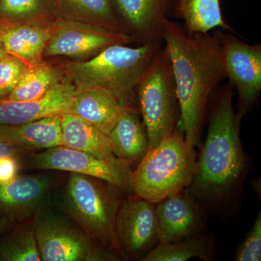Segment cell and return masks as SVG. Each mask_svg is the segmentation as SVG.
<instances>
[{"label": "cell", "mask_w": 261, "mask_h": 261, "mask_svg": "<svg viewBox=\"0 0 261 261\" xmlns=\"http://www.w3.org/2000/svg\"><path fill=\"white\" fill-rule=\"evenodd\" d=\"M138 108L123 106L109 92L99 89L75 90L70 113L92 123L108 135L123 115Z\"/></svg>", "instance_id": "16"}, {"label": "cell", "mask_w": 261, "mask_h": 261, "mask_svg": "<svg viewBox=\"0 0 261 261\" xmlns=\"http://www.w3.org/2000/svg\"><path fill=\"white\" fill-rule=\"evenodd\" d=\"M57 18L94 24L118 32L124 28L113 0H49Z\"/></svg>", "instance_id": "21"}, {"label": "cell", "mask_w": 261, "mask_h": 261, "mask_svg": "<svg viewBox=\"0 0 261 261\" xmlns=\"http://www.w3.org/2000/svg\"><path fill=\"white\" fill-rule=\"evenodd\" d=\"M229 84L216 89L209 106L207 137L197 157L186 191L208 208H221L235 198L247 174V156L240 139L242 117L233 106Z\"/></svg>", "instance_id": "2"}, {"label": "cell", "mask_w": 261, "mask_h": 261, "mask_svg": "<svg viewBox=\"0 0 261 261\" xmlns=\"http://www.w3.org/2000/svg\"><path fill=\"white\" fill-rule=\"evenodd\" d=\"M211 261L215 257L214 237L202 232L173 243H159L142 261Z\"/></svg>", "instance_id": "23"}, {"label": "cell", "mask_w": 261, "mask_h": 261, "mask_svg": "<svg viewBox=\"0 0 261 261\" xmlns=\"http://www.w3.org/2000/svg\"><path fill=\"white\" fill-rule=\"evenodd\" d=\"M140 113L139 111H128L108 135L115 155L130 166L135 163L138 165L149 148L147 128L141 121Z\"/></svg>", "instance_id": "20"}, {"label": "cell", "mask_w": 261, "mask_h": 261, "mask_svg": "<svg viewBox=\"0 0 261 261\" xmlns=\"http://www.w3.org/2000/svg\"><path fill=\"white\" fill-rule=\"evenodd\" d=\"M163 46V43H150L136 47L116 44L87 61L70 62L62 70L75 90L106 91L123 106L139 109L136 87Z\"/></svg>", "instance_id": "3"}, {"label": "cell", "mask_w": 261, "mask_h": 261, "mask_svg": "<svg viewBox=\"0 0 261 261\" xmlns=\"http://www.w3.org/2000/svg\"><path fill=\"white\" fill-rule=\"evenodd\" d=\"M75 92L66 79L37 100H0V124L16 125L53 116L70 113Z\"/></svg>", "instance_id": "15"}, {"label": "cell", "mask_w": 261, "mask_h": 261, "mask_svg": "<svg viewBox=\"0 0 261 261\" xmlns=\"http://www.w3.org/2000/svg\"><path fill=\"white\" fill-rule=\"evenodd\" d=\"M15 221L2 215L0 216V237L10 231L14 226Z\"/></svg>", "instance_id": "31"}, {"label": "cell", "mask_w": 261, "mask_h": 261, "mask_svg": "<svg viewBox=\"0 0 261 261\" xmlns=\"http://www.w3.org/2000/svg\"><path fill=\"white\" fill-rule=\"evenodd\" d=\"M62 68L42 62L29 67L14 91L7 99L12 101L37 100L64 80Z\"/></svg>", "instance_id": "24"}, {"label": "cell", "mask_w": 261, "mask_h": 261, "mask_svg": "<svg viewBox=\"0 0 261 261\" xmlns=\"http://www.w3.org/2000/svg\"><path fill=\"white\" fill-rule=\"evenodd\" d=\"M27 151L25 149L18 148V147H14V146L0 142V158L10 155L18 157L19 154L23 153Z\"/></svg>", "instance_id": "30"}, {"label": "cell", "mask_w": 261, "mask_h": 261, "mask_svg": "<svg viewBox=\"0 0 261 261\" xmlns=\"http://www.w3.org/2000/svg\"><path fill=\"white\" fill-rule=\"evenodd\" d=\"M61 116L45 117L21 124H0V142L25 150L64 146Z\"/></svg>", "instance_id": "17"}, {"label": "cell", "mask_w": 261, "mask_h": 261, "mask_svg": "<svg viewBox=\"0 0 261 261\" xmlns=\"http://www.w3.org/2000/svg\"><path fill=\"white\" fill-rule=\"evenodd\" d=\"M222 51L226 79L238 93L242 117L257 104L261 92V44H249L224 30L214 32Z\"/></svg>", "instance_id": "10"}, {"label": "cell", "mask_w": 261, "mask_h": 261, "mask_svg": "<svg viewBox=\"0 0 261 261\" xmlns=\"http://www.w3.org/2000/svg\"><path fill=\"white\" fill-rule=\"evenodd\" d=\"M19 171V163L16 156L0 158V184L7 183L14 179Z\"/></svg>", "instance_id": "29"}, {"label": "cell", "mask_w": 261, "mask_h": 261, "mask_svg": "<svg viewBox=\"0 0 261 261\" xmlns=\"http://www.w3.org/2000/svg\"><path fill=\"white\" fill-rule=\"evenodd\" d=\"M5 51L29 67L42 63L44 50L50 38L49 25L33 23H13L0 28Z\"/></svg>", "instance_id": "18"}, {"label": "cell", "mask_w": 261, "mask_h": 261, "mask_svg": "<svg viewBox=\"0 0 261 261\" xmlns=\"http://www.w3.org/2000/svg\"><path fill=\"white\" fill-rule=\"evenodd\" d=\"M53 184L45 176H17L0 184V214L15 222L32 219L38 210L47 205Z\"/></svg>", "instance_id": "14"}, {"label": "cell", "mask_w": 261, "mask_h": 261, "mask_svg": "<svg viewBox=\"0 0 261 261\" xmlns=\"http://www.w3.org/2000/svg\"><path fill=\"white\" fill-rule=\"evenodd\" d=\"M62 137L65 147L92 154L98 159L118 161L112 142L106 134L72 113L61 116Z\"/></svg>", "instance_id": "19"}, {"label": "cell", "mask_w": 261, "mask_h": 261, "mask_svg": "<svg viewBox=\"0 0 261 261\" xmlns=\"http://www.w3.org/2000/svg\"><path fill=\"white\" fill-rule=\"evenodd\" d=\"M32 219L0 237V261H40Z\"/></svg>", "instance_id": "25"}, {"label": "cell", "mask_w": 261, "mask_h": 261, "mask_svg": "<svg viewBox=\"0 0 261 261\" xmlns=\"http://www.w3.org/2000/svg\"><path fill=\"white\" fill-rule=\"evenodd\" d=\"M53 15L49 0H0V16L10 23L40 24Z\"/></svg>", "instance_id": "26"}, {"label": "cell", "mask_w": 261, "mask_h": 261, "mask_svg": "<svg viewBox=\"0 0 261 261\" xmlns=\"http://www.w3.org/2000/svg\"><path fill=\"white\" fill-rule=\"evenodd\" d=\"M163 37L176 84L181 129L187 142L200 147L211 99L226 79L221 44L215 33L188 34L168 18L163 23Z\"/></svg>", "instance_id": "1"}, {"label": "cell", "mask_w": 261, "mask_h": 261, "mask_svg": "<svg viewBox=\"0 0 261 261\" xmlns=\"http://www.w3.org/2000/svg\"><path fill=\"white\" fill-rule=\"evenodd\" d=\"M36 238L43 261L120 260L89 238L73 220L44 205L32 218Z\"/></svg>", "instance_id": "7"}, {"label": "cell", "mask_w": 261, "mask_h": 261, "mask_svg": "<svg viewBox=\"0 0 261 261\" xmlns=\"http://www.w3.org/2000/svg\"><path fill=\"white\" fill-rule=\"evenodd\" d=\"M197 157L195 147L185 140L179 123L137 165L132 175V192L157 203L186 190L195 175Z\"/></svg>", "instance_id": "4"}, {"label": "cell", "mask_w": 261, "mask_h": 261, "mask_svg": "<svg viewBox=\"0 0 261 261\" xmlns=\"http://www.w3.org/2000/svg\"><path fill=\"white\" fill-rule=\"evenodd\" d=\"M6 53H7L5 50L4 47H3V42H2L1 30H0V58L4 56Z\"/></svg>", "instance_id": "32"}, {"label": "cell", "mask_w": 261, "mask_h": 261, "mask_svg": "<svg viewBox=\"0 0 261 261\" xmlns=\"http://www.w3.org/2000/svg\"><path fill=\"white\" fill-rule=\"evenodd\" d=\"M154 206L136 195L121 202L115 229L122 258L142 261L159 245Z\"/></svg>", "instance_id": "11"}, {"label": "cell", "mask_w": 261, "mask_h": 261, "mask_svg": "<svg viewBox=\"0 0 261 261\" xmlns=\"http://www.w3.org/2000/svg\"><path fill=\"white\" fill-rule=\"evenodd\" d=\"M205 209L186 190L168 196L155 203L160 243H176L205 232Z\"/></svg>", "instance_id": "12"}, {"label": "cell", "mask_w": 261, "mask_h": 261, "mask_svg": "<svg viewBox=\"0 0 261 261\" xmlns=\"http://www.w3.org/2000/svg\"><path fill=\"white\" fill-rule=\"evenodd\" d=\"M136 94L147 128L149 151L171 135L180 123L176 84L169 53L165 44L141 75L136 87Z\"/></svg>", "instance_id": "6"}, {"label": "cell", "mask_w": 261, "mask_h": 261, "mask_svg": "<svg viewBox=\"0 0 261 261\" xmlns=\"http://www.w3.org/2000/svg\"><path fill=\"white\" fill-rule=\"evenodd\" d=\"M169 13L184 20L188 34H207L218 28L232 31L224 20L220 0H173Z\"/></svg>", "instance_id": "22"}, {"label": "cell", "mask_w": 261, "mask_h": 261, "mask_svg": "<svg viewBox=\"0 0 261 261\" xmlns=\"http://www.w3.org/2000/svg\"><path fill=\"white\" fill-rule=\"evenodd\" d=\"M173 0H113L125 32L139 45L163 43V23Z\"/></svg>", "instance_id": "13"}, {"label": "cell", "mask_w": 261, "mask_h": 261, "mask_svg": "<svg viewBox=\"0 0 261 261\" xmlns=\"http://www.w3.org/2000/svg\"><path fill=\"white\" fill-rule=\"evenodd\" d=\"M261 260V213L255 219L251 229L239 247L235 255L236 261H260Z\"/></svg>", "instance_id": "28"}, {"label": "cell", "mask_w": 261, "mask_h": 261, "mask_svg": "<svg viewBox=\"0 0 261 261\" xmlns=\"http://www.w3.org/2000/svg\"><path fill=\"white\" fill-rule=\"evenodd\" d=\"M28 68L25 63L8 53L0 58V100L9 97Z\"/></svg>", "instance_id": "27"}, {"label": "cell", "mask_w": 261, "mask_h": 261, "mask_svg": "<svg viewBox=\"0 0 261 261\" xmlns=\"http://www.w3.org/2000/svg\"><path fill=\"white\" fill-rule=\"evenodd\" d=\"M49 27L50 38L44 57L65 56L75 61H87L108 47L132 42L126 33L75 20L57 18Z\"/></svg>", "instance_id": "9"}, {"label": "cell", "mask_w": 261, "mask_h": 261, "mask_svg": "<svg viewBox=\"0 0 261 261\" xmlns=\"http://www.w3.org/2000/svg\"><path fill=\"white\" fill-rule=\"evenodd\" d=\"M29 168L80 173L99 178L123 192H132L133 171L121 160L107 161L65 146L51 147L41 152H31Z\"/></svg>", "instance_id": "8"}, {"label": "cell", "mask_w": 261, "mask_h": 261, "mask_svg": "<svg viewBox=\"0 0 261 261\" xmlns=\"http://www.w3.org/2000/svg\"><path fill=\"white\" fill-rule=\"evenodd\" d=\"M115 186L99 178L70 173L62 205L65 214L89 238L122 258L116 218L122 201Z\"/></svg>", "instance_id": "5"}]
</instances>
